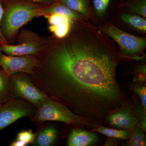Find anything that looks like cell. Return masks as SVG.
Masks as SVG:
<instances>
[{
  "label": "cell",
  "mask_w": 146,
  "mask_h": 146,
  "mask_svg": "<svg viewBox=\"0 0 146 146\" xmlns=\"http://www.w3.org/2000/svg\"><path fill=\"white\" fill-rule=\"evenodd\" d=\"M69 34L51 58L56 94L76 115L102 123L125 102L116 78L122 55L109 36L84 21H74Z\"/></svg>",
  "instance_id": "1"
},
{
  "label": "cell",
  "mask_w": 146,
  "mask_h": 146,
  "mask_svg": "<svg viewBox=\"0 0 146 146\" xmlns=\"http://www.w3.org/2000/svg\"><path fill=\"white\" fill-rule=\"evenodd\" d=\"M7 1L3 28L5 34L9 39L13 38L22 27L33 18L45 16V6L25 0Z\"/></svg>",
  "instance_id": "2"
},
{
  "label": "cell",
  "mask_w": 146,
  "mask_h": 146,
  "mask_svg": "<svg viewBox=\"0 0 146 146\" xmlns=\"http://www.w3.org/2000/svg\"><path fill=\"white\" fill-rule=\"evenodd\" d=\"M35 119L40 121L62 122L76 126L83 127L96 124L90 120L76 115L63 104L48 98L39 107Z\"/></svg>",
  "instance_id": "3"
},
{
  "label": "cell",
  "mask_w": 146,
  "mask_h": 146,
  "mask_svg": "<svg viewBox=\"0 0 146 146\" xmlns=\"http://www.w3.org/2000/svg\"><path fill=\"white\" fill-rule=\"evenodd\" d=\"M101 31L117 43L122 56L131 58L145 49V38L128 33L112 24L103 27Z\"/></svg>",
  "instance_id": "4"
},
{
  "label": "cell",
  "mask_w": 146,
  "mask_h": 146,
  "mask_svg": "<svg viewBox=\"0 0 146 146\" xmlns=\"http://www.w3.org/2000/svg\"><path fill=\"white\" fill-rule=\"evenodd\" d=\"M36 64V59L32 55L11 56L0 51V66L9 76L18 72L31 74Z\"/></svg>",
  "instance_id": "5"
},
{
  "label": "cell",
  "mask_w": 146,
  "mask_h": 146,
  "mask_svg": "<svg viewBox=\"0 0 146 146\" xmlns=\"http://www.w3.org/2000/svg\"><path fill=\"white\" fill-rule=\"evenodd\" d=\"M26 40L20 44L9 45L2 44L0 51L11 56L32 55L42 52L44 48L43 41L32 33H27Z\"/></svg>",
  "instance_id": "6"
},
{
  "label": "cell",
  "mask_w": 146,
  "mask_h": 146,
  "mask_svg": "<svg viewBox=\"0 0 146 146\" xmlns=\"http://www.w3.org/2000/svg\"><path fill=\"white\" fill-rule=\"evenodd\" d=\"M31 112L30 108L21 102L10 101L2 105L0 108V131L17 120L28 116Z\"/></svg>",
  "instance_id": "7"
},
{
  "label": "cell",
  "mask_w": 146,
  "mask_h": 146,
  "mask_svg": "<svg viewBox=\"0 0 146 146\" xmlns=\"http://www.w3.org/2000/svg\"><path fill=\"white\" fill-rule=\"evenodd\" d=\"M13 86L16 94L37 107H40L47 98L44 94L25 77H18L14 78Z\"/></svg>",
  "instance_id": "8"
},
{
  "label": "cell",
  "mask_w": 146,
  "mask_h": 146,
  "mask_svg": "<svg viewBox=\"0 0 146 146\" xmlns=\"http://www.w3.org/2000/svg\"><path fill=\"white\" fill-rule=\"evenodd\" d=\"M107 120L112 126L127 129L133 128L138 123L135 115L127 110H117L109 115Z\"/></svg>",
  "instance_id": "9"
},
{
  "label": "cell",
  "mask_w": 146,
  "mask_h": 146,
  "mask_svg": "<svg viewBox=\"0 0 146 146\" xmlns=\"http://www.w3.org/2000/svg\"><path fill=\"white\" fill-rule=\"evenodd\" d=\"M98 139L96 133L76 128L71 131L68 145L69 146H92L96 143Z\"/></svg>",
  "instance_id": "10"
},
{
  "label": "cell",
  "mask_w": 146,
  "mask_h": 146,
  "mask_svg": "<svg viewBox=\"0 0 146 146\" xmlns=\"http://www.w3.org/2000/svg\"><path fill=\"white\" fill-rule=\"evenodd\" d=\"M121 21L134 30L146 33V20L144 17L132 13H123L121 16Z\"/></svg>",
  "instance_id": "11"
},
{
  "label": "cell",
  "mask_w": 146,
  "mask_h": 146,
  "mask_svg": "<svg viewBox=\"0 0 146 146\" xmlns=\"http://www.w3.org/2000/svg\"><path fill=\"white\" fill-rule=\"evenodd\" d=\"M44 13L45 16L51 13H56L62 14L68 16L74 21L80 20L82 17L59 1L52 5L46 7L44 9Z\"/></svg>",
  "instance_id": "12"
},
{
  "label": "cell",
  "mask_w": 146,
  "mask_h": 146,
  "mask_svg": "<svg viewBox=\"0 0 146 146\" xmlns=\"http://www.w3.org/2000/svg\"><path fill=\"white\" fill-rule=\"evenodd\" d=\"M59 2L82 17H88L90 15L88 0H59Z\"/></svg>",
  "instance_id": "13"
},
{
  "label": "cell",
  "mask_w": 146,
  "mask_h": 146,
  "mask_svg": "<svg viewBox=\"0 0 146 146\" xmlns=\"http://www.w3.org/2000/svg\"><path fill=\"white\" fill-rule=\"evenodd\" d=\"M57 137L56 129L53 127H48L39 132L33 142L36 145L49 146L53 143Z\"/></svg>",
  "instance_id": "14"
},
{
  "label": "cell",
  "mask_w": 146,
  "mask_h": 146,
  "mask_svg": "<svg viewBox=\"0 0 146 146\" xmlns=\"http://www.w3.org/2000/svg\"><path fill=\"white\" fill-rule=\"evenodd\" d=\"M74 22L70 21L56 25H50L49 28L56 37L59 39H63L70 33Z\"/></svg>",
  "instance_id": "15"
},
{
  "label": "cell",
  "mask_w": 146,
  "mask_h": 146,
  "mask_svg": "<svg viewBox=\"0 0 146 146\" xmlns=\"http://www.w3.org/2000/svg\"><path fill=\"white\" fill-rule=\"evenodd\" d=\"M96 131L110 138L115 139L125 140L128 138L129 135L126 130L113 129L103 126L99 127L96 129Z\"/></svg>",
  "instance_id": "16"
},
{
  "label": "cell",
  "mask_w": 146,
  "mask_h": 146,
  "mask_svg": "<svg viewBox=\"0 0 146 146\" xmlns=\"http://www.w3.org/2000/svg\"><path fill=\"white\" fill-rule=\"evenodd\" d=\"M127 12L146 18V0H133L130 2L128 5Z\"/></svg>",
  "instance_id": "17"
},
{
  "label": "cell",
  "mask_w": 146,
  "mask_h": 146,
  "mask_svg": "<svg viewBox=\"0 0 146 146\" xmlns=\"http://www.w3.org/2000/svg\"><path fill=\"white\" fill-rule=\"evenodd\" d=\"M9 76L0 70V102L7 101L10 88Z\"/></svg>",
  "instance_id": "18"
},
{
  "label": "cell",
  "mask_w": 146,
  "mask_h": 146,
  "mask_svg": "<svg viewBox=\"0 0 146 146\" xmlns=\"http://www.w3.org/2000/svg\"><path fill=\"white\" fill-rule=\"evenodd\" d=\"M94 12L99 18H103L107 13L111 0H91Z\"/></svg>",
  "instance_id": "19"
},
{
  "label": "cell",
  "mask_w": 146,
  "mask_h": 146,
  "mask_svg": "<svg viewBox=\"0 0 146 146\" xmlns=\"http://www.w3.org/2000/svg\"><path fill=\"white\" fill-rule=\"evenodd\" d=\"M129 144L131 146H146L145 135L143 131L136 129L129 138Z\"/></svg>",
  "instance_id": "20"
},
{
  "label": "cell",
  "mask_w": 146,
  "mask_h": 146,
  "mask_svg": "<svg viewBox=\"0 0 146 146\" xmlns=\"http://www.w3.org/2000/svg\"><path fill=\"white\" fill-rule=\"evenodd\" d=\"M50 25H56L66 22L74 21L68 16L58 13H53L45 16Z\"/></svg>",
  "instance_id": "21"
},
{
  "label": "cell",
  "mask_w": 146,
  "mask_h": 146,
  "mask_svg": "<svg viewBox=\"0 0 146 146\" xmlns=\"http://www.w3.org/2000/svg\"><path fill=\"white\" fill-rule=\"evenodd\" d=\"M132 89L134 92L138 94L141 102H142L143 111L146 115V88L145 86H140V85H134Z\"/></svg>",
  "instance_id": "22"
},
{
  "label": "cell",
  "mask_w": 146,
  "mask_h": 146,
  "mask_svg": "<svg viewBox=\"0 0 146 146\" xmlns=\"http://www.w3.org/2000/svg\"><path fill=\"white\" fill-rule=\"evenodd\" d=\"M35 135L31 130L23 131L18 133L17 140L23 141L29 144L34 141Z\"/></svg>",
  "instance_id": "23"
},
{
  "label": "cell",
  "mask_w": 146,
  "mask_h": 146,
  "mask_svg": "<svg viewBox=\"0 0 146 146\" xmlns=\"http://www.w3.org/2000/svg\"><path fill=\"white\" fill-rule=\"evenodd\" d=\"M136 75L134 77V80L136 81H145L146 65H141L136 69Z\"/></svg>",
  "instance_id": "24"
},
{
  "label": "cell",
  "mask_w": 146,
  "mask_h": 146,
  "mask_svg": "<svg viewBox=\"0 0 146 146\" xmlns=\"http://www.w3.org/2000/svg\"><path fill=\"white\" fill-rule=\"evenodd\" d=\"M27 1L40 5L49 6L59 1V0H25Z\"/></svg>",
  "instance_id": "25"
},
{
  "label": "cell",
  "mask_w": 146,
  "mask_h": 146,
  "mask_svg": "<svg viewBox=\"0 0 146 146\" xmlns=\"http://www.w3.org/2000/svg\"><path fill=\"white\" fill-rule=\"evenodd\" d=\"M1 0H0V26H1V22L3 18L4 14V10L3 9L2 5L1 3ZM0 43L2 44H6V41L5 38L4 36L2 34V33L1 31V29H0Z\"/></svg>",
  "instance_id": "26"
},
{
  "label": "cell",
  "mask_w": 146,
  "mask_h": 146,
  "mask_svg": "<svg viewBox=\"0 0 146 146\" xmlns=\"http://www.w3.org/2000/svg\"><path fill=\"white\" fill-rule=\"evenodd\" d=\"M28 143L23 141L17 140V141H14L13 143H11L10 145L12 146H24L27 145Z\"/></svg>",
  "instance_id": "27"
},
{
  "label": "cell",
  "mask_w": 146,
  "mask_h": 146,
  "mask_svg": "<svg viewBox=\"0 0 146 146\" xmlns=\"http://www.w3.org/2000/svg\"><path fill=\"white\" fill-rule=\"evenodd\" d=\"M117 144V141L112 140V139H108V141H106V143H105L104 146H115Z\"/></svg>",
  "instance_id": "28"
},
{
  "label": "cell",
  "mask_w": 146,
  "mask_h": 146,
  "mask_svg": "<svg viewBox=\"0 0 146 146\" xmlns=\"http://www.w3.org/2000/svg\"><path fill=\"white\" fill-rule=\"evenodd\" d=\"M2 103L1 102H0V108H1V106H2Z\"/></svg>",
  "instance_id": "29"
}]
</instances>
